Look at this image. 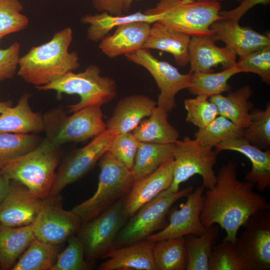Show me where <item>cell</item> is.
<instances>
[{"instance_id":"cell-1","label":"cell","mask_w":270,"mask_h":270,"mask_svg":"<svg viewBox=\"0 0 270 270\" xmlns=\"http://www.w3.org/2000/svg\"><path fill=\"white\" fill-rule=\"evenodd\" d=\"M254 188L252 182L238 179L237 162L230 161L224 164L214 186L204 194L200 215L202 224L206 228L219 225L226 232L224 238L234 242L240 228L251 216L270 209L268 200Z\"/></svg>"},{"instance_id":"cell-2","label":"cell","mask_w":270,"mask_h":270,"mask_svg":"<svg viewBox=\"0 0 270 270\" xmlns=\"http://www.w3.org/2000/svg\"><path fill=\"white\" fill-rule=\"evenodd\" d=\"M72 28L56 32L49 41L32 47L18 62V75L26 82L42 86L59 78L80 66L76 52H69L72 40Z\"/></svg>"},{"instance_id":"cell-3","label":"cell","mask_w":270,"mask_h":270,"mask_svg":"<svg viewBox=\"0 0 270 270\" xmlns=\"http://www.w3.org/2000/svg\"><path fill=\"white\" fill-rule=\"evenodd\" d=\"M62 154L60 148L44 138L34 149L13 160L0 170L10 180L20 182L33 196L43 200L50 195Z\"/></svg>"},{"instance_id":"cell-4","label":"cell","mask_w":270,"mask_h":270,"mask_svg":"<svg viewBox=\"0 0 270 270\" xmlns=\"http://www.w3.org/2000/svg\"><path fill=\"white\" fill-rule=\"evenodd\" d=\"M97 163L100 168V174L96 192L90 198L72 209L82 223L96 216L124 196L136 180L131 170L108 150L101 156Z\"/></svg>"},{"instance_id":"cell-5","label":"cell","mask_w":270,"mask_h":270,"mask_svg":"<svg viewBox=\"0 0 270 270\" xmlns=\"http://www.w3.org/2000/svg\"><path fill=\"white\" fill-rule=\"evenodd\" d=\"M35 88L40 90H54L58 99L64 94L78 95L80 102L68 106V113L88 106H101L112 100L117 94L115 80L102 76L100 69L95 64L89 65L80 72H69L50 84Z\"/></svg>"},{"instance_id":"cell-6","label":"cell","mask_w":270,"mask_h":270,"mask_svg":"<svg viewBox=\"0 0 270 270\" xmlns=\"http://www.w3.org/2000/svg\"><path fill=\"white\" fill-rule=\"evenodd\" d=\"M73 113L68 116L57 107L42 115L46 138L54 146L86 142L106 130L100 106H86Z\"/></svg>"},{"instance_id":"cell-7","label":"cell","mask_w":270,"mask_h":270,"mask_svg":"<svg viewBox=\"0 0 270 270\" xmlns=\"http://www.w3.org/2000/svg\"><path fill=\"white\" fill-rule=\"evenodd\" d=\"M220 2L194 0H160L146 14H160L161 21L178 31L192 36H212L210 26L220 18Z\"/></svg>"},{"instance_id":"cell-8","label":"cell","mask_w":270,"mask_h":270,"mask_svg":"<svg viewBox=\"0 0 270 270\" xmlns=\"http://www.w3.org/2000/svg\"><path fill=\"white\" fill-rule=\"evenodd\" d=\"M193 190L192 186L176 192H171L167 188L143 204L122 228L114 248L146 239L154 232L165 228L168 224L166 216L172 206Z\"/></svg>"},{"instance_id":"cell-9","label":"cell","mask_w":270,"mask_h":270,"mask_svg":"<svg viewBox=\"0 0 270 270\" xmlns=\"http://www.w3.org/2000/svg\"><path fill=\"white\" fill-rule=\"evenodd\" d=\"M218 154L195 138L186 136L173 143L174 178L168 190L171 192L178 191L182 182L196 174L202 176L205 188H212L216 181L214 166Z\"/></svg>"},{"instance_id":"cell-10","label":"cell","mask_w":270,"mask_h":270,"mask_svg":"<svg viewBox=\"0 0 270 270\" xmlns=\"http://www.w3.org/2000/svg\"><path fill=\"white\" fill-rule=\"evenodd\" d=\"M124 198L82 224L77 236L82 244L85 260L90 266L103 259L114 248L117 236L128 219L124 210Z\"/></svg>"},{"instance_id":"cell-11","label":"cell","mask_w":270,"mask_h":270,"mask_svg":"<svg viewBox=\"0 0 270 270\" xmlns=\"http://www.w3.org/2000/svg\"><path fill=\"white\" fill-rule=\"evenodd\" d=\"M245 229L233 242L245 270H270V212L251 216Z\"/></svg>"},{"instance_id":"cell-12","label":"cell","mask_w":270,"mask_h":270,"mask_svg":"<svg viewBox=\"0 0 270 270\" xmlns=\"http://www.w3.org/2000/svg\"><path fill=\"white\" fill-rule=\"evenodd\" d=\"M127 60L146 68L154 78L160 89L156 101L158 106L167 112L176 106L175 97L180 90L191 85L192 73L186 74L167 62L158 60L149 49L142 48L124 55Z\"/></svg>"},{"instance_id":"cell-13","label":"cell","mask_w":270,"mask_h":270,"mask_svg":"<svg viewBox=\"0 0 270 270\" xmlns=\"http://www.w3.org/2000/svg\"><path fill=\"white\" fill-rule=\"evenodd\" d=\"M114 136L106 130L84 146L72 150L60 166L50 196L60 195L66 186L87 174L108 150Z\"/></svg>"},{"instance_id":"cell-14","label":"cell","mask_w":270,"mask_h":270,"mask_svg":"<svg viewBox=\"0 0 270 270\" xmlns=\"http://www.w3.org/2000/svg\"><path fill=\"white\" fill-rule=\"evenodd\" d=\"M60 195L42 200L38 214L33 223L35 238L46 243L58 245L78 233L82 222L72 210L64 209Z\"/></svg>"},{"instance_id":"cell-15","label":"cell","mask_w":270,"mask_h":270,"mask_svg":"<svg viewBox=\"0 0 270 270\" xmlns=\"http://www.w3.org/2000/svg\"><path fill=\"white\" fill-rule=\"evenodd\" d=\"M205 189L202 184L198 186L186 196V202L181 204L179 208H170L168 214L169 222L167 226L146 239L155 242L188 234H202L206 229L200 220Z\"/></svg>"},{"instance_id":"cell-16","label":"cell","mask_w":270,"mask_h":270,"mask_svg":"<svg viewBox=\"0 0 270 270\" xmlns=\"http://www.w3.org/2000/svg\"><path fill=\"white\" fill-rule=\"evenodd\" d=\"M42 204L20 182L10 180L8 190L0 203V224L18 227L33 224Z\"/></svg>"},{"instance_id":"cell-17","label":"cell","mask_w":270,"mask_h":270,"mask_svg":"<svg viewBox=\"0 0 270 270\" xmlns=\"http://www.w3.org/2000/svg\"><path fill=\"white\" fill-rule=\"evenodd\" d=\"M174 166L172 157L152 173L135 180L124 198V210L128 219L143 204L170 188L174 178Z\"/></svg>"},{"instance_id":"cell-18","label":"cell","mask_w":270,"mask_h":270,"mask_svg":"<svg viewBox=\"0 0 270 270\" xmlns=\"http://www.w3.org/2000/svg\"><path fill=\"white\" fill-rule=\"evenodd\" d=\"M210 29L214 42H224L239 58L270 45L269 34H264L250 28L242 26L239 21L234 20L220 18L210 26Z\"/></svg>"},{"instance_id":"cell-19","label":"cell","mask_w":270,"mask_h":270,"mask_svg":"<svg viewBox=\"0 0 270 270\" xmlns=\"http://www.w3.org/2000/svg\"><path fill=\"white\" fill-rule=\"evenodd\" d=\"M214 42L210 36H191L188 46L190 72H210L218 64L226 69L236 64L234 52L228 46L218 47Z\"/></svg>"},{"instance_id":"cell-20","label":"cell","mask_w":270,"mask_h":270,"mask_svg":"<svg viewBox=\"0 0 270 270\" xmlns=\"http://www.w3.org/2000/svg\"><path fill=\"white\" fill-rule=\"evenodd\" d=\"M156 102L143 94H134L120 99L106 124V130L116 134L131 132L148 117Z\"/></svg>"},{"instance_id":"cell-21","label":"cell","mask_w":270,"mask_h":270,"mask_svg":"<svg viewBox=\"0 0 270 270\" xmlns=\"http://www.w3.org/2000/svg\"><path fill=\"white\" fill-rule=\"evenodd\" d=\"M154 242L148 239L115 248L105 255L100 270H157L153 256Z\"/></svg>"},{"instance_id":"cell-22","label":"cell","mask_w":270,"mask_h":270,"mask_svg":"<svg viewBox=\"0 0 270 270\" xmlns=\"http://www.w3.org/2000/svg\"><path fill=\"white\" fill-rule=\"evenodd\" d=\"M217 152L222 150L238 152L247 157L252 168L245 180L252 182L258 192H264L270 187V150L265 151L252 144L243 136L230 138L215 146Z\"/></svg>"},{"instance_id":"cell-23","label":"cell","mask_w":270,"mask_h":270,"mask_svg":"<svg viewBox=\"0 0 270 270\" xmlns=\"http://www.w3.org/2000/svg\"><path fill=\"white\" fill-rule=\"evenodd\" d=\"M151 24L144 21L125 23L116 27L112 35H106L98 48L108 57L112 58L142 48L148 37Z\"/></svg>"},{"instance_id":"cell-24","label":"cell","mask_w":270,"mask_h":270,"mask_svg":"<svg viewBox=\"0 0 270 270\" xmlns=\"http://www.w3.org/2000/svg\"><path fill=\"white\" fill-rule=\"evenodd\" d=\"M191 36L158 20L151 24L149 34L142 48L155 49L172 54L177 64H189L188 46Z\"/></svg>"},{"instance_id":"cell-25","label":"cell","mask_w":270,"mask_h":270,"mask_svg":"<svg viewBox=\"0 0 270 270\" xmlns=\"http://www.w3.org/2000/svg\"><path fill=\"white\" fill-rule=\"evenodd\" d=\"M30 94L24 92L18 104L0 115V133L26 134L44 131L42 115L33 111L29 104Z\"/></svg>"},{"instance_id":"cell-26","label":"cell","mask_w":270,"mask_h":270,"mask_svg":"<svg viewBox=\"0 0 270 270\" xmlns=\"http://www.w3.org/2000/svg\"><path fill=\"white\" fill-rule=\"evenodd\" d=\"M252 94V87L246 85L228 92L226 96L219 94L210 98L209 100L216 106L219 115L244 129L250 122L252 104L248 100Z\"/></svg>"},{"instance_id":"cell-27","label":"cell","mask_w":270,"mask_h":270,"mask_svg":"<svg viewBox=\"0 0 270 270\" xmlns=\"http://www.w3.org/2000/svg\"><path fill=\"white\" fill-rule=\"evenodd\" d=\"M132 133L140 141L160 144H172L178 140L176 128L168 120V112L156 106L148 118H144Z\"/></svg>"},{"instance_id":"cell-28","label":"cell","mask_w":270,"mask_h":270,"mask_svg":"<svg viewBox=\"0 0 270 270\" xmlns=\"http://www.w3.org/2000/svg\"><path fill=\"white\" fill-rule=\"evenodd\" d=\"M33 224L12 227L0 224V264L2 270H12L35 236Z\"/></svg>"},{"instance_id":"cell-29","label":"cell","mask_w":270,"mask_h":270,"mask_svg":"<svg viewBox=\"0 0 270 270\" xmlns=\"http://www.w3.org/2000/svg\"><path fill=\"white\" fill-rule=\"evenodd\" d=\"M160 14H148L138 12L129 15L114 16L106 12L94 14H87L81 22L88 24L87 37L94 42L100 41L110 30L120 24L132 22L144 21L150 24L160 20Z\"/></svg>"},{"instance_id":"cell-30","label":"cell","mask_w":270,"mask_h":270,"mask_svg":"<svg viewBox=\"0 0 270 270\" xmlns=\"http://www.w3.org/2000/svg\"><path fill=\"white\" fill-rule=\"evenodd\" d=\"M219 236V228L214 224L200 235L184 236L188 258L186 270H208L209 258Z\"/></svg>"},{"instance_id":"cell-31","label":"cell","mask_w":270,"mask_h":270,"mask_svg":"<svg viewBox=\"0 0 270 270\" xmlns=\"http://www.w3.org/2000/svg\"><path fill=\"white\" fill-rule=\"evenodd\" d=\"M172 157V144L140 142L131 168L135 180L149 174Z\"/></svg>"},{"instance_id":"cell-32","label":"cell","mask_w":270,"mask_h":270,"mask_svg":"<svg viewBox=\"0 0 270 270\" xmlns=\"http://www.w3.org/2000/svg\"><path fill=\"white\" fill-rule=\"evenodd\" d=\"M153 256L157 270H185L188 258L184 236L154 242Z\"/></svg>"},{"instance_id":"cell-33","label":"cell","mask_w":270,"mask_h":270,"mask_svg":"<svg viewBox=\"0 0 270 270\" xmlns=\"http://www.w3.org/2000/svg\"><path fill=\"white\" fill-rule=\"evenodd\" d=\"M241 73L236 64L218 72L192 73L191 85L188 88L189 92L196 96H204L208 98L230 92L228 84L233 76Z\"/></svg>"},{"instance_id":"cell-34","label":"cell","mask_w":270,"mask_h":270,"mask_svg":"<svg viewBox=\"0 0 270 270\" xmlns=\"http://www.w3.org/2000/svg\"><path fill=\"white\" fill-rule=\"evenodd\" d=\"M58 245L36 238L18 258L12 270H51L58 254Z\"/></svg>"},{"instance_id":"cell-35","label":"cell","mask_w":270,"mask_h":270,"mask_svg":"<svg viewBox=\"0 0 270 270\" xmlns=\"http://www.w3.org/2000/svg\"><path fill=\"white\" fill-rule=\"evenodd\" d=\"M42 140L40 136L33 134L0 133V170L34 149Z\"/></svg>"},{"instance_id":"cell-36","label":"cell","mask_w":270,"mask_h":270,"mask_svg":"<svg viewBox=\"0 0 270 270\" xmlns=\"http://www.w3.org/2000/svg\"><path fill=\"white\" fill-rule=\"evenodd\" d=\"M243 128L218 115L206 126L198 129L194 136L202 145L213 148L226 140L243 136Z\"/></svg>"},{"instance_id":"cell-37","label":"cell","mask_w":270,"mask_h":270,"mask_svg":"<svg viewBox=\"0 0 270 270\" xmlns=\"http://www.w3.org/2000/svg\"><path fill=\"white\" fill-rule=\"evenodd\" d=\"M243 137L252 144L261 148L270 145V104L264 110L250 112V122L243 132Z\"/></svg>"},{"instance_id":"cell-38","label":"cell","mask_w":270,"mask_h":270,"mask_svg":"<svg viewBox=\"0 0 270 270\" xmlns=\"http://www.w3.org/2000/svg\"><path fill=\"white\" fill-rule=\"evenodd\" d=\"M22 10L19 0H0V42L4 36L28 26L29 21L21 13Z\"/></svg>"},{"instance_id":"cell-39","label":"cell","mask_w":270,"mask_h":270,"mask_svg":"<svg viewBox=\"0 0 270 270\" xmlns=\"http://www.w3.org/2000/svg\"><path fill=\"white\" fill-rule=\"evenodd\" d=\"M65 249L57 254L51 270H86L90 266L86 260L82 242L78 236L68 238Z\"/></svg>"},{"instance_id":"cell-40","label":"cell","mask_w":270,"mask_h":270,"mask_svg":"<svg viewBox=\"0 0 270 270\" xmlns=\"http://www.w3.org/2000/svg\"><path fill=\"white\" fill-rule=\"evenodd\" d=\"M184 105L187 112L186 122L198 129L206 126L219 115L216 106L204 96L186 99Z\"/></svg>"},{"instance_id":"cell-41","label":"cell","mask_w":270,"mask_h":270,"mask_svg":"<svg viewBox=\"0 0 270 270\" xmlns=\"http://www.w3.org/2000/svg\"><path fill=\"white\" fill-rule=\"evenodd\" d=\"M208 270H245L233 242L223 239L210 255Z\"/></svg>"},{"instance_id":"cell-42","label":"cell","mask_w":270,"mask_h":270,"mask_svg":"<svg viewBox=\"0 0 270 270\" xmlns=\"http://www.w3.org/2000/svg\"><path fill=\"white\" fill-rule=\"evenodd\" d=\"M236 65L241 72L258 74L267 84H270V45L240 57Z\"/></svg>"},{"instance_id":"cell-43","label":"cell","mask_w":270,"mask_h":270,"mask_svg":"<svg viewBox=\"0 0 270 270\" xmlns=\"http://www.w3.org/2000/svg\"><path fill=\"white\" fill-rule=\"evenodd\" d=\"M140 142L132 132L116 134L114 137L108 150L131 170Z\"/></svg>"},{"instance_id":"cell-44","label":"cell","mask_w":270,"mask_h":270,"mask_svg":"<svg viewBox=\"0 0 270 270\" xmlns=\"http://www.w3.org/2000/svg\"><path fill=\"white\" fill-rule=\"evenodd\" d=\"M20 45L17 42L0 48V82L12 78L18 68Z\"/></svg>"},{"instance_id":"cell-45","label":"cell","mask_w":270,"mask_h":270,"mask_svg":"<svg viewBox=\"0 0 270 270\" xmlns=\"http://www.w3.org/2000/svg\"><path fill=\"white\" fill-rule=\"evenodd\" d=\"M240 3L238 6L232 10H220V18L240 21L250 9L258 4L268 5L270 3V0H244Z\"/></svg>"},{"instance_id":"cell-46","label":"cell","mask_w":270,"mask_h":270,"mask_svg":"<svg viewBox=\"0 0 270 270\" xmlns=\"http://www.w3.org/2000/svg\"><path fill=\"white\" fill-rule=\"evenodd\" d=\"M94 7L100 12L122 16L124 12L122 0H92Z\"/></svg>"},{"instance_id":"cell-47","label":"cell","mask_w":270,"mask_h":270,"mask_svg":"<svg viewBox=\"0 0 270 270\" xmlns=\"http://www.w3.org/2000/svg\"><path fill=\"white\" fill-rule=\"evenodd\" d=\"M10 180L2 174L0 175V203L8 190Z\"/></svg>"},{"instance_id":"cell-48","label":"cell","mask_w":270,"mask_h":270,"mask_svg":"<svg viewBox=\"0 0 270 270\" xmlns=\"http://www.w3.org/2000/svg\"><path fill=\"white\" fill-rule=\"evenodd\" d=\"M12 102L10 100L0 101V114L4 112L9 108L12 106Z\"/></svg>"},{"instance_id":"cell-49","label":"cell","mask_w":270,"mask_h":270,"mask_svg":"<svg viewBox=\"0 0 270 270\" xmlns=\"http://www.w3.org/2000/svg\"><path fill=\"white\" fill-rule=\"evenodd\" d=\"M122 0V3H123L124 12H128L134 0Z\"/></svg>"},{"instance_id":"cell-50","label":"cell","mask_w":270,"mask_h":270,"mask_svg":"<svg viewBox=\"0 0 270 270\" xmlns=\"http://www.w3.org/2000/svg\"><path fill=\"white\" fill-rule=\"evenodd\" d=\"M194 1L196 2H212V1H216L218 2H220L222 1H224V0H194Z\"/></svg>"},{"instance_id":"cell-51","label":"cell","mask_w":270,"mask_h":270,"mask_svg":"<svg viewBox=\"0 0 270 270\" xmlns=\"http://www.w3.org/2000/svg\"><path fill=\"white\" fill-rule=\"evenodd\" d=\"M236 0L238 1V2H242L244 0Z\"/></svg>"},{"instance_id":"cell-52","label":"cell","mask_w":270,"mask_h":270,"mask_svg":"<svg viewBox=\"0 0 270 270\" xmlns=\"http://www.w3.org/2000/svg\"><path fill=\"white\" fill-rule=\"evenodd\" d=\"M2 174V171L0 170V175H1Z\"/></svg>"},{"instance_id":"cell-53","label":"cell","mask_w":270,"mask_h":270,"mask_svg":"<svg viewBox=\"0 0 270 270\" xmlns=\"http://www.w3.org/2000/svg\"><path fill=\"white\" fill-rule=\"evenodd\" d=\"M0 270H2L0 264Z\"/></svg>"}]
</instances>
